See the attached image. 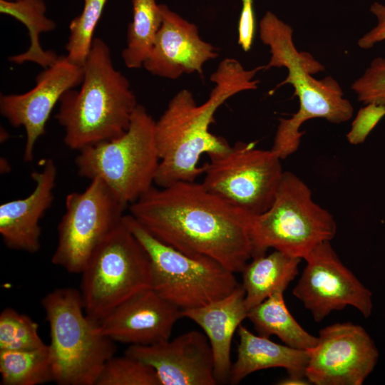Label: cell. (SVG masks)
Wrapping results in <instances>:
<instances>
[{
    "label": "cell",
    "instance_id": "6da1fadb",
    "mask_svg": "<svg viewBox=\"0 0 385 385\" xmlns=\"http://www.w3.org/2000/svg\"><path fill=\"white\" fill-rule=\"evenodd\" d=\"M130 213L162 242L194 257L211 258L242 272L252 257L250 215L195 181L153 186L128 206Z\"/></svg>",
    "mask_w": 385,
    "mask_h": 385
},
{
    "label": "cell",
    "instance_id": "7a4b0ae2",
    "mask_svg": "<svg viewBox=\"0 0 385 385\" xmlns=\"http://www.w3.org/2000/svg\"><path fill=\"white\" fill-rule=\"evenodd\" d=\"M256 72L246 69L233 58H224L210 79L214 86L207 99L197 105L193 94L184 88L170 101L155 121V140L160 163L155 184L165 188L178 182H194L201 174L199 166L203 154L220 156L231 146L222 137L210 131L217 109L230 98L245 91L255 90Z\"/></svg>",
    "mask_w": 385,
    "mask_h": 385
},
{
    "label": "cell",
    "instance_id": "3957f363",
    "mask_svg": "<svg viewBox=\"0 0 385 385\" xmlns=\"http://www.w3.org/2000/svg\"><path fill=\"white\" fill-rule=\"evenodd\" d=\"M83 68L80 88L61 96L56 114L64 130V143L78 151L123 134L138 105L128 80L115 68L109 47L102 39L94 38Z\"/></svg>",
    "mask_w": 385,
    "mask_h": 385
},
{
    "label": "cell",
    "instance_id": "277c9868",
    "mask_svg": "<svg viewBox=\"0 0 385 385\" xmlns=\"http://www.w3.org/2000/svg\"><path fill=\"white\" fill-rule=\"evenodd\" d=\"M259 34L271 54L265 69L284 67L287 70L286 78L274 91L290 84L299 100L298 111L289 118L279 120L274 137L271 150L282 160L299 148L303 135L299 129L304 123L313 118L344 123L352 117L354 108L335 79L327 76L318 80L312 76L324 68L310 53L296 48L289 25L268 11L260 21Z\"/></svg>",
    "mask_w": 385,
    "mask_h": 385
},
{
    "label": "cell",
    "instance_id": "5b68a950",
    "mask_svg": "<svg viewBox=\"0 0 385 385\" xmlns=\"http://www.w3.org/2000/svg\"><path fill=\"white\" fill-rule=\"evenodd\" d=\"M41 304L49 324L53 382L96 385L103 366L115 356V342L86 315L80 290L55 289L43 297Z\"/></svg>",
    "mask_w": 385,
    "mask_h": 385
},
{
    "label": "cell",
    "instance_id": "8992f818",
    "mask_svg": "<svg viewBox=\"0 0 385 385\" xmlns=\"http://www.w3.org/2000/svg\"><path fill=\"white\" fill-rule=\"evenodd\" d=\"M78 152L75 159L78 175L101 179L128 207L155 183L160 163L155 120L138 104L123 134Z\"/></svg>",
    "mask_w": 385,
    "mask_h": 385
},
{
    "label": "cell",
    "instance_id": "52a82bcc",
    "mask_svg": "<svg viewBox=\"0 0 385 385\" xmlns=\"http://www.w3.org/2000/svg\"><path fill=\"white\" fill-rule=\"evenodd\" d=\"M336 233L337 224L330 212L313 200L304 181L286 171L270 207L251 217L252 258L272 248L304 259L319 244L331 241Z\"/></svg>",
    "mask_w": 385,
    "mask_h": 385
},
{
    "label": "cell",
    "instance_id": "ba28073f",
    "mask_svg": "<svg viewBox=\"0 0 385 385\" xmlns=\"http://www.w3.org/2000/svg\"><path fill=\"white\" fill-rule=\"evenodd\" d=\"M123 220L148 254L151 288L182 311L222 298L240 284L235 272L218 262L188 255L162 242L130 214Z\"/></svg>",
    "mask_w": 385,
    "mask_h": 385
},
{
    "label": "cell",
    "instance_id": "9c48e42d",
    "mask_svg": "<svg viewBox=\"0 0 385 385\" xmlns=\"http://www.w3.org/2000/svg\"><path fill=\"white\" fill-rule=\"evenodd\" d=\"M81 274L85 312L98 324L118 305L151 288L148 254L123 220L93 254Z\"/></svg>",
    "mask_w": 385,
    "mask_h": 385
},
{
    "label": "cell",
    "instance_id": "30bf717a",
    "mask_svg": "<svg viewBox=\"0 0 385 385\" xmlns=\"http://www.w3.org/2000/svg\"><path fill=\"white\" fill-rule=\"evenodd\" d=\"M202 167L203 186L250 215L270 207L284 173L279 156L271 149L257 148L254 143H236Z\"/></svg>",
    "mask_w": 385,
    "mask_h": 385
},
{
    "label": "cell",
    "instance_id": "8fae6325",
    "mask_svg": "<svg viewBox=\"0 0 385 385\" xmlns=\"http://www.w3.org/2000/svg\"><path fill=\"white\" fill-rule=\"evenodd\" d=\"M65 204L51 262L81 274L98 247L122 223L127 207L99 178L91 180L84 191L68 194Z\"/></svg>",
    "mask_w": 385,
    "mask_h": 385
},
{
    "label": "cell",
    "instance_id": "7c38bea8",
    "mask_svg": "<svg viewBox=\"0 0 385 385\" xmlns=\"http://www.w3.org/2000/svg\"><path fill=\"white\" fill-rule=\"evenodd\" d=\"M304 260L306 266L292 293L314 321L321 322L332 312L347 306L364 317L371 315V291L342 262L330 241L319 244Z\"/></svg>",
    "mask_w": 385,
    "mask_h": 385
},
{
    "label": "cell",
    "instance_id": "4fadbf2b",
    "mask_svg": "<svg viewBox=\"0 0 385 385\" xmlns=\"http://www.w3.org/2000/svg\"><path fill=\"white\" fill-rule=\"evenodd\" d=\"M309 352L305 376L315 385H361L379 357L366 331L351 322L322 329L316 346Z\"/></svg>",
    "mask_w": 385,
    "mask_h": 385
},
{
    "label": "cell",
    "instance_id": "5bb4252c",
    "mask_svg": "<svg viewBox=\"0 0 385 385\" xmlns=\"http://www.w3.org/2000/svg\"><path fill=\"white\" fill-rule=\"evenodd\" d=\"M83 76L82 66L71 62L66 56H61L54 63L38 73L35 86L29 91L1 95L2 116L13 127H23L25 130L24 162L34 160L36 143L44 135L54 106L67 91L81 83Z\"/></svg>",
    "mask_w": 385,
    "mask_h": 385
},
{
    "label": "cell",
    "instance_id": "9a60e30c",
    "mask_svg": "<svg viewBox=\"0 0 385 385\" xmlns=\"http://www.w3.org/2000/svg\"><path fill=\"white\" fill-rule=\"evenodd\" d=\"M150 366L160 385H215L212 349L197 330L151 345H130L125 351Z\"/></svg>",
    "mask_w": 385,
    "mask_h": 385
},
{
    "label": "cell",
    "instance_id": "2e32d148",
    "mask_svg": "<svg viewBox=\"0 0 385 385\" xmlns=\"http://www.w3.org/2000/svg\"><path fill=\"white\" fill-rule=\"evenodd\" d=\"M160 7L162 24L143 67L172 80L194 73L204 77V65L219 56L217 49L200 37L197 25L166 5Z\"/></svg>",
    "mask_w": 385,
    "mask_h": 385
},
{
    "label": "cell",
    "instance_id": "e0dca14e",
    "mask_svg": "<svg viewBox=\"0 0 385 385\" xmlns=\"http://www.w3.org/2000/svg\"><path fill=\"white\" fill-rule=\"evenodd\" d=\"M182 310L147 289L118 305L98 322L100 332L115 342L151 345L170 339Z\"/></svg>",
    "mask_w": 385,
    "mask_h": 385
},
{
    "label": "cell",
    "instance_id": "ac0fdd59",
    "mask_svg": "<svg viewBox=\"0 0 385 385\" xmlns=\"http://www.w3.org/2000/svg\"><path fill=\"white\" fill-rule=\"evenodd\" d=\"M34 190L24 198L10 200L0 205V235L9 249L36 253L41 247L40 220L51 207L57 178V168L49 158L41 169L31 173Z\"/></svg>",
    "mask_w": 385,
    "mask_h": 385
},
{
    "label": "cell",
    "instance_id": "d6986e66",
    "mask_svg": "<svg viewBox=\"0 0 385 385\" xmlns=\"http://www.w3.org/2000/svg\"><path fill=\"white\" fill-rule=\"evenodd\" d=\"M248 312L242 284L222 298L200 307L182 311L183 317L195 322L209 340L217 383L229 381L232 338L242 322L247 318Z\"/></svg>",
    "mask_w": 385,
    "mask_h": 385
},
{
    "label": "cell",
    "instance_id": "ffe728a7",
    "mask_svg": "<svg viewBox=\"0 0 385 385\" xmlns=\"http://www.w3.org/2000/svg\"><path fill=\"white\" fill-rule=\"evenodd\" d=\"M240 343L229 381L239 384L249 374L270 368H284L289 376L306 377L309 352L275 343L268 337L257 336L243 325L237 329Z\"/></svg>",
    "mask_w": 385,
    "mask_h": 385
},
{
    "label": "cell",
    "instance_id": "44dd1931",
    "mask_svg": "<svg viewBox=\"0 0 385 385\" xmlns=\"http://www.w3.org/2000/svg\"><path fill=\"white\" fill-rule=\"evenodd\" d=\"M301 260L277 250L252 258L242 271L248 311L272 294L284 292L297 275Z\"/></svg>",
    "mask_w": 385,
    "mask_h": 385
},
{
    "label": "cell",
    "instance_id": "7402d4cb",
    "mask_svg": "<svg viewBox=\"0 0 385 385\" xmlns=\"http://www.w3.org/2000/svg\"><path fill=\"white\" fill-rule=\"evenodd\" d=\"M283 292H277L249 310L247 318L260 336H277L289 346L309 351L317 337L307 332L288 310Z\"/></svg>",
    "mask_w": 385,
    "mask_h": 385
},
{
    "label": "cell",
    "instance_id": "603a6c76",
    "mask_svg": "<svg viewBox=\"0 0 385 385\" xmlns=\"http://www.w3.org/2000/svg\"><path fill=\"white\" fill-rule=\"evenodd\" d=\"M0 12L21 22L27 28L30 38L28 49L10 56L9 61L16 64L33 62L43 68L56 61L58 56L52 51L43 49L40 44V35L53 31L56 26L46 16L43 0H0Z\"/></svg>",
    "mask_w": 385,
    "mask_h": 385
},
{
    "label": "cell",
    "instance_id": "cb8c5ba5",
    "mask_svg": "<svg viewBox=\"0 0 385 385\" xmlns=\"http://www.w3.org/2000/svg\"><path fill=\"white\" fill-rule=\"evenodd\" d=\"M133 16L127 30L122 58L128 68L143 66L162 24L160 4L155 0H131Z\"/></svg>",
    "mask_w": 385,
    "mask_h": 385
},
{
    "label": "cell",
    "instance_id": "d4e9b609",
    "mask_svg": "<svg viewBox=\"0 0 385 385\" xmlns=\"http://www.w3.org/2000/svg\"><path fill=\"white\" fill-rule=\"evenodd\" d=\"M1 385H38L53 382L48 345L36 349H0Z\"/></svg>",
    "mask_w": 385,
    "mask_h": 385
},
{
    "label": "cell",
    "instance_id": "484cf974",
    "mask_svg": "<svg viewBox=\"0 0 385 385\" xmlns=\"http://www.w3.org/2000/svg\"><path fill=\"white\" fill-rule=\"evenodd\" d=\"M108 0H84L81 13L71 21L66 57L83 66L91 51L93 34Z\"/></svg>",
    "mask_w": 385,
    "mask_h": 385
},
{
    "label": "cell",
    "instance_id": "4316f807",
    "mask_svg": "<svg viewBox=\"0 0 385 385\" xmlns=\"http://www.w3.org/2000/svg\"><path fill=\"white\" fill-rule=\"evenodd\" d=\"M46 346L38 334V325L29 316L11 307L0 314V349L28 350Z\"/></svg>",
    "mask_w": 385,
    "mask_h": 385
},
{
    "label": "cell",
    "instance_id": "83f0119b",
    "mask_svg": "<svg viewBox=\"0 0 385 385\" xmlns=\"http://www.w3.org/2000/svg\"><path fill=\"white\" fill-rule=\"evenodd\" d=\"M96 385H160L155 371L132 356H113L103 366Z\"/></svg>",
    "mask_w": 385,
    "mask_h": 385
},
{
    "label": "cell",
    "instance_id": "f1b7e54d",
    "mask_svg": "<svg viewBox=\"0 0 385 385\" xmlns=\"http://www.w3.org/2000/svg\"><path fill=\"white\" fill-rule=\"evenodd\" d=\"M358 101L385 106V58H374L364 73L351 85Z\"/></svg>",
    "mask_w": 385,
    "mask_h": 385
},
{
    "label": "cell",
    "instance_id": "f546056e",
    "mask_svg": "<svg viewBox=\"0 0 385 385\" xmlns=\"http://www.w3.org/2000/svg\"><path fill=\"white\" fill-rule=\"evenodd\" d=\"M385 115V106L374 103L366 104L359 109L346 134L348 142L358 145L365 141L366 137Z\"/></svg>",
    "mask_w": 385,
    "mask_h": 385
},
{
    "label": "cell",
    "instance_id": "4dcf8cb0",
    "mask_svg": "<svg viewBox=\"0 0 385 385\" xmlns=\"http://www.w3.org/2000/svg\"><path fill=\"white\" fill-rule=\"evenodd\" d=\"M253 1L254 0H242V9L238 23L237 43L246 52L252 47L255 31Z\"/></svg>",
    "mask_w": 385,
    "mask_h": 385
},
{
    "label": "cell",
    "instance_id": "1f68e13d",
    "mask_svg": "<svg viewBox=\"0 0 385 385\" xmlns=\"http://www.w3.org/2000/svg\"><path fill=\"white\" fill-rule=\"evenodd\" d=\"M370 11L376 17V26L358 41V45L364 49L372 48L376 43L385 40V5L374 2Z\"/></svg>",
    "mask_w": 385,
    "mask_h": 385
},
{
    "label": "cell",
    "instance_id": "d6a6232c",
    "mask_svg": "<svg viewBox=\"0 0 385 385\" xmlns=\"http://www.w3.org/2000/svg\"><path fill=\"white\" fill-rule=\"evenodd\" d=\"M279 385H307L311 384L306 377L289 376L279 381Z\"/></svg>",
    "mask_w": 385,
    "mask_h": 385
}]
</instances>
